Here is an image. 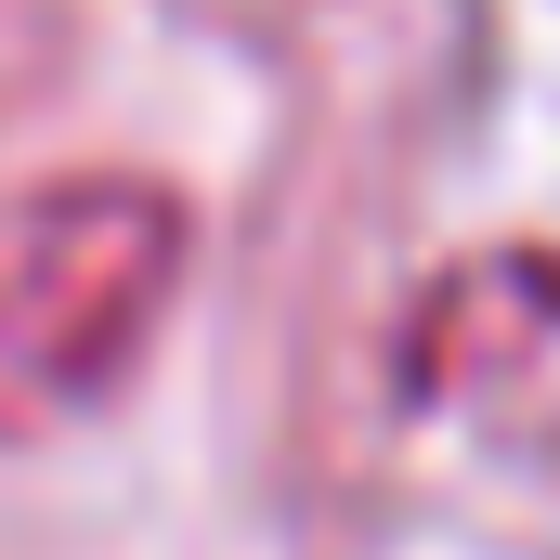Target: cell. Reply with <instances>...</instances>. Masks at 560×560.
Wrapping results in <instances>:
<instances>
[{"label": "cell", "mask_w": 560, "mask_h": 560, "mask_svg": "<svg viewBox=\"0 0 560 560\" xmlns=\"http://www.w3.org/2000/svg\"><path fill=\"white\" fill-rule=\"evenodd\" d=\"M183 287V196L170 183H52L0 222V430L92 418L143 365Z\"/></svg>", "instance_id": "6da1fadb"}, {"label": "cell", "mask_w": 560, "mask_h": 560, "mask_svg": "<svg viewBox=\"0 0 560 560\" xmlns=\"http://www.w3.org/2000/svg\"><path fill=\"white\" fill-rule=\"evenodd\" d=\"M548 326H560V261H535V248L469 261V275H443L418 300V326H405V378H418V392H443V365L482 378V365H509V352L548 339Z\"/></svg>", "instance_id": "7a4b0ae2"}]
</instances>
